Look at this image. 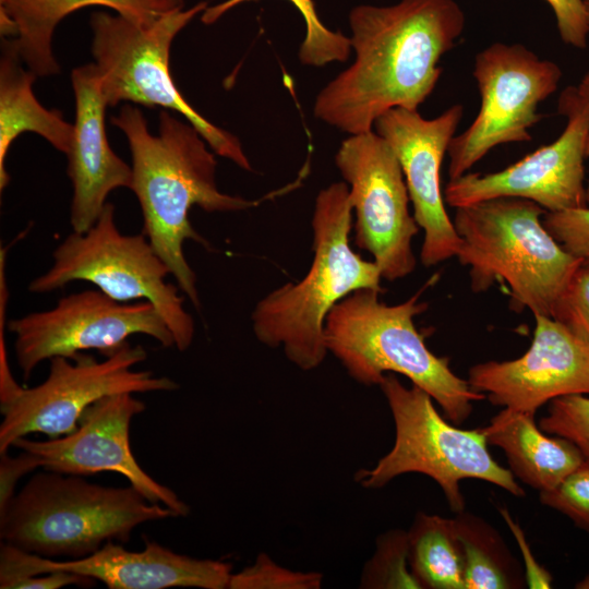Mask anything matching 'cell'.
I'll return each instance as SVG.
<instances>
[{
    "mask_svg": "<svg viewBox=\"0 0 589 589\" xmlns=\"http://www.w3.org/2000/svg\"><path fill=\"white\" fill-rule=\"evenodd\" d=\"M465 14L456 0L361 4L349 14L354 61L317 94L313 113L349 135L372 131L393 108L417 110L457 44Z\"/></svg>",
    "mask_w": 589,
    "mask_h": 589,
    "instance_id": "obj_1",
    "label": "cell"
},
{
    "mask_svg": "<svg viewBox=\"0 0 589 589\" xmlns=\"http://www.w3.org/2000/svg\"><path fill=\"white\" fill-rule=\"evenodd\" d=\"M158 122V134L154 135L142 111L130 104L111 118V123L124 133L131 151L130 190L141 206L142 232L167 264L180 291L200 309L196 275L185 259L183 245L188 240L205 248L209 244L192 226L191 208L238 212L257 206L260 201L219 191L215 153L191 123L167 109L160 110Z\"/></svg>",
    "mask_w": 589,
    "mask_h": 589,
    "instance_id": "obj_2",
    "label": "cell"
},
{
    "mask_svg": "<svg viewBox=\"0 0 589 589\" xmlns=\"http://www.w3.org/2000/svg\"><path fill=\"white\" fill-rule=\"evenodd\" d=\"M312 264L298 283H287L262 298L251 320L256 339L280 348L302 371L318 368L328 353L325 322L332 309L360 289L382 291V274L350 245L352 205L346 182L322 189L311 221Z\"/></svg>",
    "mask_w": 589,
    "mask_h": 589,
    "instance_id": "obj_3",
    "label": "cell"
},
{
    "mask_svg": "<svg viewBox=\"0 0 589 589\" xmlns=\"http://www.w3.org/2000/svg\"><path fill=\"white\" fill-rule=\"evenodd\" d=\"M432 280L392 305L380 300V290L350 293L327 315L325 344L359 384L380 385L386 374H401L426 392L449 421L461 424L472 412V402L485 395L456 375L448 358L434 354L414 325L413 318L428 308L420 298Z\"/></svg>",
    "mask_w": 589,
    "mask_h": 589,
    "instance_id": "obj_4",
    "label": "cell"
},
{
    "mask_svg": "<svg viewBox=\"0 0 589 589\" xmlns=\"http://www.w3.org/2000/svg\"><path fill=\"white\" fill-rule=\"evenodd\" d=\"M178 517L131 484L106 486L43 469L0 512L1 541L45 557L81 558L108 541L129 542L148 521Z\"/></svg>",
    "mask_w": 589,
    "mask_h": 589,
    "instance_id": "obj_5",
    "label": "cell"
},
{
    "mask_svg": "<svg viewBox=\"0 0 589 589\" xmlns=\"http://www.w3.org/2000/svg\"><path fill=\"white\" fill-rule=\"evenodd\" d=\"M545 209L520 197H496L456 208L459 263L470 288L506 284L512 303L552 317L555 304L581 266L542 223Z\"/></svg>",
    "mask_w": 589,
    "mask_h": 589,
    "instance_id": "obj_6",
    "label": "cell"
},
{
    "mask_svg": "<svg viewBox=\"0 0 589 589\" xmlns=\"http://www.w3.org/2000/svg\"><path fill=\"white\" fill-rule=\"evenodd\" d=\"M207 7L202 1L188 10L178 8L148 23H137L120 14L93 13L92 53L101 91L108 106L132 101L182 115L216 155L252 171L238 137L200 115L181 95L170 72L175 37Z\"/></svg>",
    "mask_w": 589,
    "mask_h": 589,
    "instance_id": "obj_7",
    "label": "cell"
},
{
    "mask_svg": "<svg viewBox=\"0 0 589 589\" xmlns=\"http://www.w3.org/2000/svg\"><path fill=\"white\" fill-rule=\"evenodd\" d=\"M382 389L395 423L392 449L374 467L360 469L354 480L364 489H381L396 477L417 472L433 479L449 507L459 514L465 498L459 482L479 479L521 497L525 491L510 470L490 455L481 428L461 430L449 424L422 388L405 386L394 373L384 376Z\"/></svg>",
    "mask_w": 589,
    "mask_h": 589,
    "instance_id": "obj_8",
    "label": "cell"
},
{
    "mask_svg": "<svg viewBox=\"0 0 589 589\" xmlns=\"http://www.w3.org/2000/svg\"><path fill=\"white\" fill-rule=\"evenodd\" d=\"M52 265L34 278L28 290L43 294L83 280L120 301L151 302L170 329L175 346H191L195 325L184 309L179 287L166 280L170 271L146 236L122 233L115 220V206L106 203L95 224L85 232L73 231L53 251Z\"/></svg>",
    "mask_w": 589,
    "mask_h": 589,
    "instance_id": "obj_9",
    "label": "cell"
},
{
    "mask_svg": "<svg viewBox=\"0 0 589 589\" xmlns=\"http://www.w3.org/2000/svg\"><path fill=\"white\" fill-rule=\"evenodd\" d=\"M146 358L141 345L129 341L101 361L83 352L71 359L51 358L44 382L22 386L13 398L0 404V453L31 433L55 438L73 432L85 409L105 396L178 389L179 384L167 376L133 369Z\"/></svg>",
    "mask_w": 589,
    "mask_h": 589,
    "instance_id": "obj_10",
    "label": "cell"
},
{
    "mask_svg": "<svg viewBox=\"0 0 589 589\" xmlns=\"http://www.w3.org/2000/svg\"><path fill=\"white\" fill-rule=\"evenodd\" d=\"M473 76L481 106L473 122L450 141L449 180L498 145L530 141L529 129L541 119L538 106L556 91L562 70L522 45L494 43L476 56Z\"/></svg>",
    "mask_w": 589,
    "mask_h": 589,
    "instance_id": "obj_11",
    "label": "cell"
},
{
    "mask_svg": "<svg viewBox=\"0 0 589 589\" xmlns=\"http://www.w3.org/2000/svg\"><path fill=\"white\" fill-rule=\"evenodd\" d=\"M335 164L349 188L354 244L369 252L382 278L395 281L417 265L412 239L419 233L399 160L376 132L349 135Z\"/></svg>",
    "mask_w": 589,
    "mask_h": 589,
    "instance_id": "obj_12",
    "label": "cell"
},
{
    "mask_svg": "<svg viewBox=\"0 0 589 589\" xmlns=\"http://www.w3.org/2000/svg\"><path fill=\"white\" fill-rule=\"evenodd\" d=\"M8 329L15 336L16 361L25 380L45 360L71 359L89 349L106 357L137 334L165 348L175 346L170 329L151 302H120L99 289L64 296L49 310L10 321Z\"/></svg>",
    "mask_w": 589,
    "mask_h": 589,
    "instance_id": "obj_13",
    "label": "cell"
},
{
    "mask_svg": "<svg viewBox=\"0 0 589 589\" xmlns=\"http://www.w3.org/2000/svg\"><path fill=\"white\" fill-rule=\"evenodd\" d=\"M558 112L566 125L552 143L530 153L503 170L467 172L449 180L445 202L455 208L496 197L530 200L546 212L588 206L585 159L589 144V105L577 86L558 98Z\"/></svg>",
    "mask_w": 589,
    "mask_h": 589,
    "instance_id": "obj_14",
    "label": "cell"
},
{
    "mask_svg": "<svg viewBox=\"0 0 589 589\" xmlns=\"http://www.w3.org/2000/svg\"><path fill=\"white\" fill-rule=\"evenodd\" d=\"M145 408L131 393L105 396L85 409L73 432L47 441L24 436L12 446L35 455L45 470L83 477L104 471L120 473L151 503L187 517L190 506L153 479L131 450L130 424Z\"/></svg>",
    "mask_w": 589,
    "mask_h": 589,
    "instance_id": "obj_15",
    "label": "cell"
},
{
    "mask_svg": "<svg viewBox=\"0 0 589 589\" xmlns=\"http://www.w3.org/2000/svg\"><path fill=\"white\" fill-rule=\"evenodd\" d=\"M55 570L91 577L109 589H227L232 565L179 554L148 539L141 551L108 541L96 552L73 560L40 556L1 541L0 588L20 577Z\"/></svg>",
    "mask_w": 589,
    "mask_h": 589,
    "instance_id": "obj_16",
    "label": "cell"
},
{
    "mask_svg": "<svg viewBox=\"0 0 589 589\" xmlns=\"http://www.w3.org/2000/svg\"><path fill=\"white\" fill-rule=\"evenodd\" d=\"M462 116L460 104L433 119L423 118L418 110L393 108L374 123L402 169L413 217L424 232L420 260L425 267L456 257L461 245L445 209L440 170Z\"/></svg>",
    "mask_w": 589,
    "mask_h": 589,
    "instance_id": "obj_17",
    "label": "cell"
},
{
    "mask_svg": "<svg viewBox=\"0 0 589 589\" xmlns=\"http://www.w3.org/2000/svg\"><path fill=\"white\" fill-rule=\"evenodd\" d=\"M533 316L532 342L521 357L469 369L470 387L495 406L536 413L555 398L589 395V344L552 317Z\"/></svg>",
    "mask_w": 589,
    "mask_h": 589,
    "instance_id": "obj_18",
    "label": "cell"
},
{
    "mask_svg": "<svg viewBox=\"0 0 589 589\" xmlns=\"http://www.w3.org/2000/svg\"><path fill=\"white\" fill-rule=\"evenodd\" d=\"M75 96L74 134L69 152L68 176L72 183L70 221L73 231L85 232L97 220L110 192L131 189L132 167L110 147L105 128L108 106L95 63L71 74Z\"/></svg>",
    "mask_w": 589,
    "mask_h": 589,
    "instance_id": "obj_19",
    "label": "cell"
},
{
    "mask_svg": "<svg viewBox=\"0 0 589 589\" xmlns=\"http://www.w3.org/2000/svg\"><path fill=\"white\" fill-rule=\"evenodd\" d=\"M104 5L137 23H148L178 8L183 0H0L1 20L16 34L21 59L37 76L58 74L52 35L62 19L87 7Z\"/></svg>",
    "mask_w": 589,
    "mask_h": 589,
    "instance_id": "obj_20",
    "label": "cell"
},
{
    "mask_svg": "<svg viewBox=\"0 0 589 589\" xmlns=\"http://www.w3.org/2000/svg\"><path fill=\"white\" fill-rule=\"evenodd\" d=\"M534 414L504 408L481 429L488 444L505 453L512 473L541 492L558 485L585 459L569 441L545 435Z\"/></svg>",
    "mask_w": 589,
    "mask_h": 589,
    "instance_id": "obj_21",
    "label": "cell"
},
{
    "mask_svg": "<svg viewBox=\"0 0 589 589\" xmlns=\"http://www.w3.org/2000/svg\"><path fill=\"white\" fill-rule=\"evenodd\" d=\"M15 39L2 38L0 57V189L10 177L5 158L12 142L24 132L43 136L56 149L68 155L74 134L58 109H47L33 93L37 75L22 65Z\"/></svg>",
    "mask_w": 589,
    "mask_h": 589,
    "instance_id": "obj_22",
    "label": "cell"
},
{
    "mask_svg": "<svg viewBox=\"0 0 589 589\" xmlns=\"http://www.w3.org/2000/svg\"><path fill=\"white\" fill-rule=\"evenodd\" d=\"M407 538L410 569L421 588L465 589L464 554L454 519L419 513Z\"/></svg>",
    "mask_w": 589,
    "mask_h": 589,
    "instance_id": "obj_23",
    "label": "cell"
},
{
    "mask_svg": "<svg viewBox=\"0 0 589 589\" xmlns=\"http://www.w3.org/2000/svg\"><path fill=\"white\" fill-rule=\"evenodd\" d=\"M454 521L464 554L465 589L519 587L516 567L498 534L481 519L462 512Z\"/></svg>",
    "mask_w": 589,
    "mask_h": 589,
    "instance_id": "obj_24",
    "label": "cell"
},
{
    "mask_svg": "<svg viewBox=\"0 0 589 589\" xmlns=\"http://www.w3.org/2000/svg\"><path fill=\"white\" fill-rule=\"evenodd\" d=\"M253 0H226L214 7H207L201 21L213 24L232 8ZM300 12L305 23V36L299 49V60L303 65L324 67L330 62H345L351 51L350 37L341 32L327 28L317 16L312 0H289Z\"/></svg>",
    "mask_w": 589,
    "mask_h": 589,
    "instance_id": "obj_25",
    "label": "cell"
},
{
    "mask_svg": "<svg viewBox=\"0 0 589 589\" xmlns=\"http://www.w3.org/2000/svg\"><path fill=\"white\" fill-rule=\"evenodd\" d=\"M360 588H421L408 560V538L404 530H390L376 540L372 557L364 564Z\"/></svg>",
    "mask_w": 589,
    "mask_h": 589,
    "instance_id": "obj_26",
    "label": "cell"
},
{
    "mask_svg": "<svg viewBox=\"0 0 589 589\" xmlns=\"http://www.w3.org/2000/svg\"><path fill=\"white\" fill-rule=\"evenodd\" d=\"M324 576L318 572L289 569L267 553H260L254 563L232 573L229 589H320Z\"/></svg>",
    "mask_w": 589,
    "mask_h": 589,
    "instance_id": "obj_27",
    "label": "cell"
},
{
    "mask_svg": "<svg viewBox=\"0 0 589 589\" xmlns=\"http://www.w3.org/2000/svg\"><path fill=\"white\" fill-rule=\"evenodd\" d=\"M540 429L573 443L589 464V397L582 394L562 396L550 401Z\"/></svg>",
    "mask_w": 589,
    "mask_h": 589,
    "instance_id": "obj_28",
    "label": "cell"
},
{
    "mask_svg": "<svg viewBox=\"0 0 589 589\" xmlns=\"http://www.w3.org/2000/svg\"><path fill=\"white\" fill-rule=\"evenodd\" d=\"M542 504L567 516L589 532V464L586 461L558 485L540 492Z\"/></svg>",
    "mask_w": 589,
    "mask_h": 589,
    "instance_id": "obj_29",
    "label": "cell"
},
{
    "mask_svg": "<svg viewBox=\"0 0 589 589\" xmlns=\"http://www.w3.org/2000/svg\"><path fill=\"white\" fill-rule=\"evenodd\" d=\"M542 223L553 238L581 266L589 267V205L562 212H545Z\"/></svg>",
    "mask_w": 589,
    "mask_h": 589,
    "instance_id": "obj_30",
    "label": "cell"
},
{
    "mask_svg": "<svg viewBox=\"0 0 589 589\" xmlns=\"http://www.w3.org/2000/svg\"><path fill=\"white\" fill-rule=\"evenodd\" d=\"M552 318L589 344V267L580 266L557 300Z\"/></svg>",
    "mask_w": 589,
    "mask_h": 589,
    "instance_id": "obj_31",
    "label": "cell"
},
{
    "mask_svg": "<svg viewBox=\"0 0 589 589\" xmlns=\"http://www.w3.org/2000/svg\"><path fill=\"white\" fill-rule=\"evenodd\" d=\"M552 8L561 39L575 48L585 49L589 34L582 0H545Z\"/></svg>",
    "mask_w": 589,
    "mask_h": 589,
    "instance_id": "obj_32",
    "label": "cell"
},
{
    "mask_svg": "<svg viewBox=\"0 0 589 589\" xmlns=\"http://www.w3.org/2000/svg\"><path fill=\"white\" fill-rule=\"evenodd\" d=\"M40 468L39 459L29 452L20 450L16 456L0 453V512L4 510L12 497L19 480Z\"/></svg>",
    "mask_w": 589,
    "mask_h": 589,
    "instance_id": "obj_33",
    "label": "cell"
},
{
    "mask_svg": "<svg viewBox=\"0 0 589 589\" xmlns=\"http://www.w3.org/2000/svg\"><path fill=\"white\" fill-rule=\"evenodd\" d=\"M95 584L96 580L87 576L55 570L13 579L3 589H59L67 586L91 588Z\"/></svg>",
    "mask_w": 589,
    "mask_h": 589,
    "instance_id": "obj_34",
    "label": "cell"
},
{
    "mask_svg": "<svg viewBox=\"0 0 589 589\" xmlns=\"http://www.w3.org/2000/svg\"><path fill=\"white\" fill-rule=\"evenodd\" d=\"M577 88L581 97L589 105V71L584 75ZM587 156L589 157V144ZM587 203L589 205V179L587 181Z\"/></svg>",
    "mask_w": 589,
    "mask_h": 589,
    "instance_id": "obj_35",
    "label": "cell"
},
{
    "mask_svg": "<svg viewBox=\"0 0 589 589\" xmlns=\"http://www.w3.org/2000/svg\"><path fill=\"white\" fill-rule=\"evenodd\" d=\"M577 588H589V574L577 585Z\"/></svg>",
    "mask_w": 589,
    "mask_h": 589,
    "instance_id": "obj_36",
    "label": "cell"
},
{
    "mask_svg": "<svg viewBox=\"0 0 589 589\" xmlns=\"http://www.w3.org/2000/svg\"><path fill=\"white\" fill-rule=\"evenodd\" d=\"M587 23L589 25V0H582Z\"/></svg>",
    "mask_w": 589,
    "mask_h": 589,
    "instance_id": "obj_37",
    "label": "cell"
}]
</instances>
